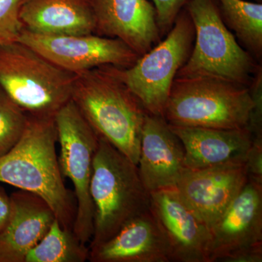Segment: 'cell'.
Segmentation results:
<instances>
[{
  "mask_svg": "<svg viewBox=\"0 0 262 262\" xmlns=\"http://www.w3.org/2000/svg\"><path fill=\"white\" fill-rule=\"evenodd\" d=\"M54 117L28 115L20 140L0 157V182L40 196L61 227L73 231L75 198L66 187L60 169Z\"/></svg>",
  "mask_w": 262,
  "mask_h": 262,
  "instance_id": "cell-1",
  "label": "cell"
},
{
  "mask_svg": "<svg viewBox=\"0 0 262 262\" xmlns=\"http://www.w3.org/2000/svg\"><path fill=\"white\" fill-rule=\"evenodd\" d=\"M72 101L102 138L137 165L147 113L112 65L75 74Z\"/></svg>",
  "mask_w": 262,
  "mask_h": 262,
  "instance_id": "cell-2",
  "label": "cell"
},
{
  "mask_svg": "<svg viewBox=\"0 0 262 262\" xmlns=\"http://www.w3.org/2000/svg\"><path fill=\"white\" fill-rule=\"evenodd\" d=\"M94 232L89 249L102 244L136 215L150 208V193L137 165L99 138L90 185Z\"/></svg>",
  "mask_w": 262,
  "mask_h": 262,
  "instance_id": "cell-3",
  "label": "cell"
},
{
  "mask_svg": "<svg viewBox=\"0 0 262 262\" xmlns=\"http://www.w3.org/2000/svg\"><path fill=\"white\" fill-rule=\"evenodd\" d=\"M256 104L247 86L208 76L177 77L163 117L175 126L243 128Z\"/></svg>",
  "mask_w": 262,
  "mask_h": 262,
  "instance_id": "cell-4",
  "label": "cell"
},
{
  "mask_svg": "<svg viewBox=\"0 0 262 262\" xmlns=\"http://www.w3.org/2000/svg\"><path fill=\"white\" fill-rule=\"evenodd\" d=\"M75 75L18 41L0 46V87L29 115L54 117L72 100Z\"/></svg>",
  "mask_w": 262,
  "mask_h": 262,
  "instance_id": "cell-5",
  "label": "cell"
},
{
  "mask_svg": "<svg viewBox=\"0 0 262 262\" xmlns=\"http://www.w3.org/2000/svg\"><path fill=\"white\" fill-rule=\"evenodd\" d=\"M185 8L195 37L190 56L177 77L208 76L251 87L261 67L229 30L216 1L189 0Z\"/></svg>",
  "mask_w": 262,
  "mask_h": 262,
  "instance_id": "cell-6",
  "label": "cell"
},
{
  "mask_svg": "<svg viewBox=\"0 0 262 262\" xmlns=\"http://www.w3.org/2000/svg\"><path fill=\"white\" fill-rule=\"evenodd\" d=\"M195 32L184 8L163 41L128 68L115 67V72L146 113L163 117L173 80L192 52Z\"/></svg>",
  "mask_w": 262,
  "mask_h": 262,
  "instance_id": "cell-7",
  "label": "cell"
},
{
  "mask_svg": "<svg viewBox=\"0 0 262 262\" xmlns=\"http://www.w3.org/2000/svg\"><path fill=\"white\" fill-rule=\"evenodd\" d=\"M54 118L60 144V169L62 176L70 179L75 188L73 232L79 241L86 245L94 232V207L90 185L99 137L72 100Z\"/></svg>",
  "mask_w": 262,
  "mask_h": 262,
  "instance_id": "cell-8",
  "label": "cell"
},
{
  "mask_svg": "<svg viewBox=\"0 0 262 262\" xmlns=\"http://www.w3.org/2000/svg\"><path fill=\"white\" fill-rule=\"evenodd\" d=\"M18 41L73 74L105 65L128 68L141 57L120 39L96 34H45L24 29Z\"/></svg>",
  "mask_w": 262,
  "mask_h": 262,
  "instance_id": "cell-9",
  "label": "cell"
},
{
  "mask_svg": "<svg viewBox=\"0 0 262 262\" xmlns=\"http://www.w3.org/2000/svg\"><path fill=\"white\" fill-rule=\"evenodd\" d=\"M248 181L245 159L209 168H186L176 189L211 229Z\"/></svg>",
  "mask_w": 262,
  "mask_h": 262,
  "instance_id": "cell-10",
  "label": "cell"
},
{
  "mask_svg": "<svg viewBox=\"0 0 262 262\" xmlns=\"http://www.w3.org/2000/svg\"><path fill=\"white\" fill-rule=\"evenodd\" d=\"M150 209L168 237L172 262H210V229L176 188L150 192Z\"/></svg>",
  "mask_w": 262,
  "mask_h": 262,
  "instance_id": "cell-11",
  "label": "cell"
},
{
  "mask_svg": "<svg viewBox=\"0 0 262 262\" xmlns=\"http://www.w3.org/2000/svg\"><path fill=\"white\" fill-rule=\"evenodd\" d=\"M210 232V262H225L238 251L262 246V184L248 179Z\"/></svg>",
  "mask_w": 262,
  "mask_h": 262,
  "instance_id": "cell-12",
  "label": "cell"
},
{
  "mask_svg": "<svg viewBox=\"0 0 262 262\" xmlns=\"http://www.w3.org/2000/svg\"><path fill=\"white\" fill-rule=\"evenodd\" d=\"M182 141L163 117L146 115L137 166L148 192L176 188L185 170Z\"/></svg>",
  "mask_w": 262,
  "mask_h": 262,
  "instance_id": "cell-13",
  "label": "cell"
},
{
  "mask_svg": "<svg viewBox=\"0 0 262 262\" xmlns=\"http://www.w3.org/2000/svg\"><path fill=\"white\" fill-rule=\"evenodd\" d=\"M91 262H172L166 234L151 210L127 222L111 238L89 249Z\"/></svg>",
  "mask_w": 262,
  "mask_h": 262,
  "instance_id": "cell-14",
  "label": "cell"
},
{
  "mask_svg": "<svg viewBox=\"0 0 262 262\" xmlns=\"http://www.w3.org/2000/svg\"><path fill=\"white\" fill-rule=\"evenodd\" d=\"M95 34L117 38L143 56L160 42L156 10L149 0H94Z\"/></svg>",
  "mask_w": 262,
  "mask_h": 262,
  "instance_id": "cell-15",
  "label": "cell"
},
{
  "mask_svg": "<svg viewBox=\"0 0 262 262\" xmlns=\"http://www.w3.org/2000/svg\"><path fill=\"white\" fill-rule=\"evenodd\" d=\"M10 198L9 218L0 231V262H24L44 237L56 216L40 196L19 190Z\"/></svg>",
  "mask_w": 262,
  "mask_h": 262,
  "instance_id": "cell-16",
  "label": "cell"
},
{
  "mask_svg": "<svg viewBox=\"0 0 262 262\" xmlns=\"http://www.w3.org/2000/svg\"><path fill=\"white\" fill-rule=\"evenodd\" d=\"M169 125L184 146L186 168L192 170L245 159L253 139L248 125L238 129Z\"/></svg>",
  "mask_w": 262,
  "mask_h": 262,
  "instance_id": "cell-17",
  "label": "cell"
},
{
  "mask_svg": "<svg viewBox=\"0 0 262 262\" xmlns=\"http://www.w3.org/2000/svg\"><path fill=\"white\" fill-rule=\"evenodd\" d=\"M19 16L30 32L59 35L95 34L94 0H23Z\"/></svg>",
  "mask_w": 262,
  "mask_h": 262,
  "instance_id": "cell-18",
  "label": "cell"
},
{
  "mask_svg": "<svg viewBox=\"0 0 262 262\" xmlns=\"http://www.w3.org/2000/svg\"><path fill=\"white\" fill-rule=\"evenodd\" d=\"M221 16L256 61L262 56V3L245 0H215Z\"/></svg>",
  "mask_w": 262,
  "mask_h": 262,
  "instance_id": "cell-19",
  "label": "cell"
},
{
  "mask_svg": "<svg viewBox=\"0 0 262 262\" xmlns=\"http://www.w3.org/2000/svg\"><path fill=\"white\" fill-rule=\"evenodd\" d=\"M89 248L82 244L73 231L61 227L55 219L44 237L31 250L24 262H84Z\"/></svg>",
  "mask_w": 262,
  "mask_h": 262,
  "instance_id": "cell-20",
  "label": "cell"
},
{
  "mask_svg": "<svg viewBox=\"0 0 262 262\" xmlns=\"http://www.w3.org/2000/svg\"><path fill=\"white\" fill-rule=\"evenodd\" d=\"M27 121L28 114L0 87V157L20 140Z\"/></svg>",
  "mask_w": 262,
  "mask_h": 262,
  "instance_id": "cell-21",
  "label": "cell"
},
{
  "mask_svg": "<svg viewBox=\"0 0 262 262\" xmlns=\"http://www.w3.org/2000/svg\"><path fill=\"white\" fill-rule=\"evenodd\" d=\"M23 0H0V46L18 41L24 29L19 16Z\"/></svg>",
  "mask_w": 262,
  "mask_h": 262,
  "instance_id": "cell-22",
  "label": "cell"
},
{
  "mask_svg": "<svg viewBox=\"0 0 262 262\" xmlns=\"http://www.w3.org/2000/svg\"><path fill=\"white\" fill-rule=\"evenodd\" d=\"M156 10L157 21L161 36L173 27L179 13L189 0H149Z\"/></svg>",
  "mask_w": 262,
  "mask_h": 262,
  "instance_id": "cell-23",
  "label": "cell"
},
{
  "mask_svg": "<svg viewBox=\"0 0 262 262\" xmlns=\"http://www.w3.org/2000/svg\"><path fill=\"white\" fill-rule=\"evenodd\" d=\"M248 179L262 184V135L253 136L245 158Z\"/></svg>",
  "mask_w": 262,
  "mask_h": 262,
  "instance_id": "cell-24",
  "label": "cell"
},
{
  "mask_svg": "<svg viewBox=\"0 0 262 262\" xmlns=\"http://www.w3.org/2000/svg\"><path fill=\"white\" fill-rule=\"evenodd\" d=\"M262 246H254L234 253L225 262H261Z\"/></svg>",
  "mask_w": 262,
  "mask_h": 262,
  "instance_id": "cell-25",
  "label": "cell"
},
{
  "mask_svg": "<svg viewBox=\"0 0 262 262\" xmlns=\"http://www.w3.org/2000/svg\"><path fill=\"white\" fill-rule=\"evenodd\" d=\"M10 198L5 192L3 188L0 187V231L4 228L9 218L10 213Z\"/></svg>",
  "mask_w": 262,
  "mask_h": 262,
  "instance_id": "cell-26",
  "label": "cell"
},
{
  "mask_svg": "<svg viewBox=\"0 0 262 262\" xmlns=\"http://www.w3.org/2000/svg\"><path fill=\"white\" fill-rule=\"evenodd\" d=\"M255 2H257V3H261L262 0H254Z\"/></svg>",
  "mask_w": 262,
  "mask_h": 262,
  "instance_id": "cell-27",
  "label": "cell"
}]
</instances>
